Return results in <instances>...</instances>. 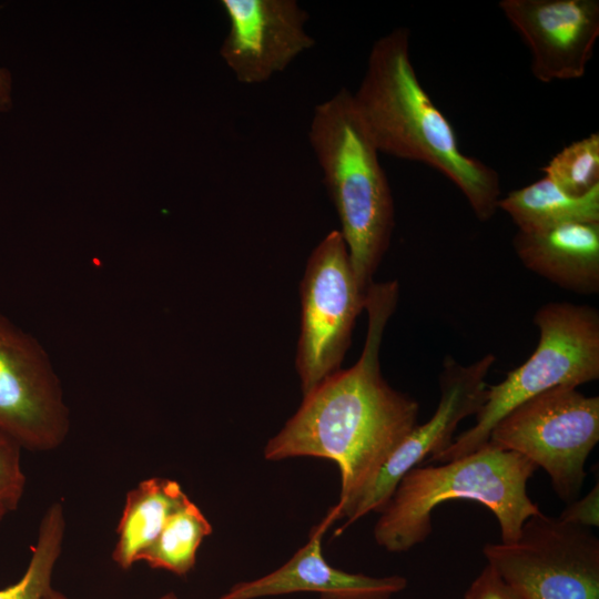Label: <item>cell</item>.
<instances>
[{
	"label": "cell",
	"instance_id": "obj_2",
	"mask_svg": "<svg viewBox=\"0 0 599 599\" xmlns=\"http://www.w3.org/2000/svg\"><path fill=\"white\" fill-rule=\"evenodd\" d=\"M409 35L400 27L374 42L353 93L355 106L379 153L438 171L459 189L479 221H489L498 210L499 175L460 150L453 125L418 80Z\"/></svg>",
	"mask_w": 599,
	"mask_h": 599
},
{
	"label": "cell",
	"instance_id": "obj_20",
	"mask_svg": "<svg viewBox=\"0 0 599 599\" xmlns=\"http://www.w3.org/2000/svg\"><path fill=\"white\" fill-rule=\"evenodd\" d=\"M22 447L0 429V522L20 505L26 489Z\"/></svg>",
	"mask_w": 599,
	"mask_h": 599
},
{
	"label": "cell",
	"instance_id": "obj_12",
	"mask_svg": "<svg viewBox=\"0 0 599 599\" xmlns=\"http://www.w3.org/2000/svg\"><path fill=\"white\" fill-rule=\"evenodd\" d=\"M498 7L528 45L538 81L583 77L599 37L598 0H501Z\"/></svg>",
	"mask_w": 599,
	"mask_h": 599
},
{
	"label": "cell",
	"instance_id": "obj_17",
	"mask_svg": "<svg viewBox=\"0 0 599 599\" xmlns=\"http://www.w3.org/2000/svg\"><path fill=\"white\" fill-rule=\"evenodd\" d=\"M213 531L201 509L187 498L167 518L153 544L141 555L153 569L186 576L195 566L197 550Z\"/></svg>",
	"mask_w": 599,
	"mask_h": 599
},
{
	"label": "cell",
	"instance_id": "obj_21",
	"mask_svg": "<svg viewBox=\"0 0 599 599\" xmlns=\"http://www.w3.org/2000/svg\"><path fill=\"white\" fill-rule=\"evenodd\" d=\"M464 599H527L490 566L486 565L465 592Z\"/></svg>",
	"mask_w": 599,
	"mask_h": 599
},
{
	"label": "cell",
	"instance_id": "obj_13",
	"mask_svg": "<svg viewBox=\"0 0 599 599\" xmlns=\"http://www.w3.org/2000/svg\"><path fill=\"white\" fill-rule=\"evenodd\" d=\"M335 522L327 512L309 534L308 541L274 571L233 585L216 599H258L296 592H313L319 599H392L407 587L399 575L373 577L352 573L329 565L323 556L322 538Z\"/></svg>",
	"mask_w": 599,
	"mask_h": 599
},
{
	"label": "cell",
	"instance_id": "obj_19",
	"mask_svg": "<svg viewBox=\"0 0 599 599\" xmlns=\"http://www.w3.org/2000/svg\"><path fill=\"white\" fill-rule=\"evenodd\" d=\"M544 176L571 195H583L599 185V134L570 143L545 166Z\"/></svg>",
	"mask_w": 599,
	"mask_h": 599
},
{
	"label": "cell",
	"instance_id": "obj_4",
	"mask_svg": "<svg viewBox=\"0 0 599 599\" xmlns=\"http://www.w3.org/2000/svg\"><path fill=\"white\" fill-rule=\"evenodd\" d=\"M308 140L336 210L357 285L366 294L389 247L395 210L379 152L349 90L343 88L315 106Z\"/></svg>",
	"mask_w": 599,
	"mask_h": 599
},
{
	"label": "cell",
	"instance_id": "obj_10",
	"mask_svg": "<svg viewBox=\"0 0 599 599\" xmlns=\"http://www.w3.org/2000/svg\"><path fill=\"white\" fill-rule=\"evenodd\" d=\"M0 429L22 449L48 453L70 432L62 386L40 343L0 315Z\"/></svg>",
	"mask_w": 599,
	"mask_h": 599
},
{
	"label": "cell",
	"instance_id": "obj_11",
	"mask_svg": "<svg viewBox=\"0 0 599 599\" xmlns=\"http://www.w3.org/2000/svg\"><path fill=\"white\" fill-rule=\"evenodd\" d=\"M229 32L220 54L243 84H260L284 71L315 44L307 12L295 0H221Z\"/></svg>",
	"mask_w": 599,
	"mask_h": 599
},
{
	"label": "cell",
	"instance_id": "obj_14",
	"mask_svg": "<svg viewBox=\"0 0 599 599\" xmlns=\"http://www.w3.org/2000/svg\"><path fill=\"white\" fill-rule=\"evenodd\" d=\"M512 246L527 270L558 287L581 295L599 292V223L517 231Z\"/></svg>",
	"mask_w": 599,
	"mask_h": 599
},
{
	"label": "cell",
	"instance_id": "obj_7",
	"mask_svg": "<svg viewBox=\"0 0 599 599\" xmlns=\"http://www.w3.org/2000/svg\"><path fill=\"white\" fill-rule=\"evenodd\" d=\"M301 331L295 367L303 395L341 369L356 318L365 309L347 245L327 233L312 251L300 285Z\"/></svg>",
	"mask_w": 599,
	"mask_h": 599
},
{
	"label": "cell",
	"instance_id": "obj_5",
	"mask_svg": "<svg viewBox=\"0 0 599 599\" xmlns=\"http://www.w3.org/2000/svg\"><path fill=\"white\" fill-rule=\"evenodd\" d=\"M536 349L504 380L488 386L475 424L428 458L445 463L488 443L496 424L531 397L558 386L577 387L599 378V312L590 305L550 302L534 315Z\"/></svg>",
	"mask_w": 599,
	"mask_h": 599
},
{
	"label": "cell",
	"instance_id": "obj_15",
	"mask_svg": "<svg viewBox=\"0 0 599 599\" xmlns=\"http://www.w3.org/2000/svg\"><path fill=\"white\" fill-rule=\"evenodd\" d=\"M187 498L176 480L151 477L140 481L126 494L112 560L121 569L132 568L156 539L170 515Z\"/></svg>",
	"mask_w": 599,
	"mask_h": 599
},
{
	"label": "cell",
	"instance_id": "obj_18",
	"mask_svg": "<svg viewBox=\"0 0 599 599\" xmlns=\"http://www.w3.org/2000/svg\"><path fill=\"white\" fill-rule=\"evenodd\" d=\"M65 527L63 506L55 501L40 520L26 572L16 583L0 589V599H43L52 587V573L62 551Z\"/></svg>",
	"mask_w": 599,
	"mask_h": 599
},
{
	"label": "cell",
	"instance_id": "obj_16",
	"mask_svg": "<svg viewBox=\"0 0 599 599\" xmlns=\"http://www.w3.org/2000/svg\"><path fill=\"white\" fill-rule=\"evenodd\" d=\"M520 232H538L570 223H599V185L571 195L546 176L498 201Z\"/></svg>",
	"mask_w": 599,
	"mask_h": 599
},
{
	"label": "cell",
	"instance_id": "obj_24",
	"mask_svg": "<svg viewBox=\"0 0 599 599\" xmlns=\"http://www.w3.org/2000/svg\"><path fill=\"white\" fill-rule=\"evenodd\" d=\"M43 599H70L60 591L53 589L52 587L47 591Z\"/></svg>",
	"mask_w": 599,
	"mask_h": 599
},
{
	"label": "cell",
	"instance_id": "obj_25",
	"mask_svg": "<svg viewBox=\"0 0 599 599\" xmlns=\"http://www.w3.org/2000/svg\"><path fill=\"white\" fill-rule=\"evenodd\" d=\"M158 599H179L174 592H167L159 597Z\"/></svg>",
	"mask_w": 599,
	"mask_h": 599
},
{
	"label": "cell",
	"instance_id": "obj_9",
	"mask_svg": "<svg viewBox=\"0 0 599 599\" xmlns=\"http://www.w3.org/2000/svg\"><path fill=\"white\" fill-rule=\"evenodd\" d=\"M495 362L493 354L468 365H461L451 356L444 359L439 375L440 397L435 413L408 433L348 502L338 510L331 508L335 521L345 520L337 534L372 511L380 512L410 469L449 446L458 424L476 415L481 407L488 387L486 377Z\"/></svg>",
	"mask_w": 599,
	"mask_h": 599
},
{
	"label": "cell",
	"instance_id": "obj_3",
	"mask_svg": "<svg viewBox=\"0 0 599 599\" xmlns=\"http://www.w3.org/2000/svg\"><path fill=\"white\" fill-rule=\"evenodd\" d=\"M537 469L526 457L489 441L441 465L414 467L379 512L374 539L386 551H408L432 534L435 508L448 500L466 499L495 516L500 542H515L526 520L541 512L527 493Z\"/></svg>",
	"mask_w": 599,
	"mask_h": 599
},
{
	"label": "cell",
	"instance_id": "obj_1",
	"mask_svg": "<svg viewBox=\"0 0 599 599\" xmlns=\"http://www.w3.org/2000/svg\"><path fill=\"white\" fill-rule=\"evenodd\" d=\"M397 281L373 283L366 293L368 316L358 361L325 378L265 445L266 460L318 457L337 465L341 493L334 510L348 502L418 424L419 404L383 377L379 351L398 302Z\"/></svg>",
	"mask_w": 599,
	"mask_h": 599
},
{
	"label": "cell",
	"instance_id": "obj_23",
	"mask_svg": "<svg viewBox=\"0 0 599 599\" xmlns=\"http://www.w3.org/2000/svg\"><path fill=\"white\" fill-rule=\"evenodd\" d=\"M10 74L7 70L0 69V110H4L10 105Z\"/></svg>",
	"mask_w": 599,
	"mask_h": 599
},
{
	"label": "cell",
	"instance_id": "obj_22",
	"mask_svg": "<svg viewBox=\"0 0 599 599\" xmlns=\"http://www.w3.org/2000/svg\"><path fill=\"white\" fill-rule=\"evenodd\" d=\"M558 518L565 522L585 528L599 526V484L596 485L582 497L567 504Z\"/></svg>",
	"mask_w": 599,
	"mask_h": 599
},
{
	"label": "cell",
	"instance_id": "obj_6",
	"mask_svg": "<svg viewBox=\"0 0 599 599\" xmlns=\"http://www.w3.org/2000/svg\"><path fill=\"white\" fill-rule=\"evenodd\" d=\"M488 441L541 467L556 495L569 504L580 496L587 459L599 441V397L554 387L510 410Z\"/></svg>",
	"mask_w": 599,
	"mask_h": 599
},
{
	"label": "cell",
	"instance_id": "obj_8",
	"mask_svg": "<svg viewBox=\"0 0 599 599\" xmlns=\"http://www.w3.org/2000/svg\"><path fill=\"white\" fill-rule=\"evenodd\" d=\"M483 554L527 599H599V539L589 528L539 512L515 542L487 544Z\"/></svg>",
	"mask_w": 599,
	"mask_h": 599
}]
</instances>
